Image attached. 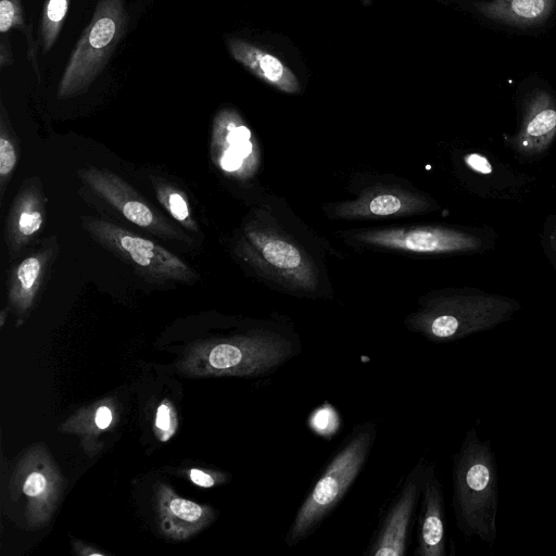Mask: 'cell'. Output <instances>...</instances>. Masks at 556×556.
I'll use <instances>...</instances> for the list:
<instances>
[{
    "mask_svg": "<svg viewBox=\"0 0 556 556\" xmlns=\"http://www.w3.org/2000/svg\"><path fill=\"white\" fill-rule=\"evenodd\" d=\"M281 217L274 205L254 211L236 240L235 254L282 292L300 298L326 296L325 265L317 245Z\"/></svg>",
    "mask_w": 556,
    "mask_h": 556,
    "instance_id": "1",
    "label": "cell"
},
{
    "mask_svg": "<svg viewBox=\"0 0 556 556\" xmlns=\"http://www.w3.org/2000/svg\"><path fill=\"white\" fill-rule=\"evenodd\" d=\"M81 220L96 242L132 266L146 280L191 285L198 279L187 263L162 245L103 218L85 216Z\"/></svg>",
    "mask_w": 556,
    "mask_h": 556,
    "instance_id": "8",
    "label": "cell"
},
{
    "mask_svg": "<svg viewBox=\"0 0 556 556\" xmlns=\"http://www.w3.org/2000/svg\"><path fill=\"white\" fill-rule=\"evenodd\" d=\"M439 208L427 193L403 184L377 182L363 189L355 199L328 204L330 218L364 220L426 214Z\"/></svg>",
    "mask_w": 556,
    "mask_h": 556,
    "instance_id": "9",
    "label": "cell"
},
{
    "mask_svg": "<svg viewBox=\"0 0 556 556\" xmlns=\"http://www.w3.org/2000/svg\"><path fill=\"white\" fill-rule=\"evenodd\" d=\"M46 220V197L37 177L23 184L15 195L4 227V241L16 256L41 231Z\"/></svg>",
    "mask_w": 556,
    "mask_h": 556,
    "instance_id": "16",
    "label": "cell"
},
{
    "mask_svg": "<svg viewBox=\"0 0 556 556\" xmlns=\"http://www.w3.org/2000/svg\"><path fill=\"white\" fill-rule=\"evenodd\" d=\"M13 63V53L9 37L2 35L0 40V68L10 66Z\"/></svg>",
    "mask_w": 556,
    "mask_h": 556,
    "instance_id": "28",
    "label": "cell"
},
{
    "mask_svg": "<svg viewBox=\"0 0 556 556\" xmlns=\"http://www.w3.org/2000/svg\"><path fill=\"white\" fill-rule=\"evenodd\" d=\"M416 556H445L446 527L444 493L435 466L428 463L417 513Z\"/></svg>",
    "mask_w": 556,
    "mask_h": 556,
    "instance_id": "15",
    "label": "cell"
},
{
    "mask_svg": "<svg viewBox=\"0 0 556 556\" xmlns=\"http://www.w3.org/2000/svg\"><path fill=\"white\" fill-rule=\"evenodd\" d=\"M556 139V97L546 88L528 91L519 105L516 131L506 144L521 160L543 157Z\"/></svg>",
    "mask_w": 556,
    "mask_h": 556,
    "instance_id": "13",
    "label": "cell"
},
{
    "mask_svg": "<svg viewBox=\"0 0 556 556\" xmlns=\"http://www.w3.org/2000/svg\"><path fill=\"white\" fill-rule=\"evenodd\" d=\"M176 428V412L168 401H163L155 414V434L162 442H165L175 433Z\"/></svg>",
    "mask_w": 556,
    "mask_h": 556,
    "instance_id": "25",
    "label": "cell"
},
{
    "mask_svg": "<svg viewBox=\"0 0 556 556\" xmlns=\"http://www.w3.org/2000/svg\"><path fill=\"white\" fill-rule=\"evenodd\" d=\"M189 479L199 486L212 488L227 482L229 477L222 471H203L202 469L192 468L189 470Z\"/></svg>",
    "mask_w": 556,
    "mask_h": 556,
    "instance_id": "27",
    "label": "cell"
},
{
    "mask_svg": "<svg viewBox=\"0 0 556 556\" xmlns=\"http://www.w3.org/2000/svg\"><path fill=\"white\" fill-rule=\"evenodd\" d=\"M227 47L237 62L265 83L287 93L300 91L296 76L277 56L239 38H229Z\"/></svg>",
    "mask_w": 556,
    "mask_h": 556,
    "instance_id": "19",
    "label": "cell"
},
{
    "mask_svg": "<svg viewBox=\"0 0 556 556\" xmlns=\"http://www.w3.org/2000/svg\"><path fill=\"white\" fill-rule=\"evenodd\" d=\"M341 237L361 248L427 255L482 253L496 240L492 229L441 225L350 229Z\"/></svg>",
    "mask_w": 556,
    "mask_h": 556,
    "instance_id": "6",
    "label": "cell"
},
{
    "mask_svg": "<svg viewBox=\"0 0 556 556\" xmlns=\"http://www.w3.org/2000/svg\"><path fill=\"white\" fill-rule=\"evenodd\" d=\"M83 182L128 222L166 240L191 243L190 238L147 202L129 184L106 168L89 166L79 173Z\"/></svg>",
    "mask_w": 556,
    "mask_h": 556,
    "instance_id": "10",
    "label": "cell"
},
{
    "mask_svg": "<svg viewBox=\"0 0 556 556\" xmlns=\"http://www.w3.org/2000/svg\"><path fill=\"white\" fill-rule=\"evenodd\" d=\"M112 419L113 415L108 406H100L94 414V424L99 429H106Z\"/></svg>",
    "mask_w": 556,
    "mask_h": 556,
    "instance_id": "30",
    "label": "cell"
},
{
    "mask_svg": "<svg viewBox=\"0 0 556 556\" xmlns=\"http://www.w3.org/2000/svg\"><path fill=\"white\" fill-rule=\"evenodd\" d=\"M302 348L293 325L271 316L229 336L193 344L178 367L191 376L260 378L274 375L299 356Z\"/></svg>",
    "mask_w": 556,
    "mask_h": 556,
    "instance_id": "2",
    "label": "cell"
},
{
    "mask_svg": "<svg viewBox=\"0 0 556 556\" xmlns=\"http://www.w3.org/2000/svg\"><path fill=\"white\" fill-rule=\"evenodd\" d=\"M475 8L490 21L532 27L547 21L556 8V0H482L476 2Z\"/></svg>",
    "mask_w": 556,
    "mask_h": 556,
    "instance_id": "20",
    "label": "cell"
},
{
    "mask_svg": "<svg viewBox=\"0 0 556 556\" xmlns=\"http://www.w3.org/2000/svg\"><path fill=\"white\" fill-rule=\"evenodd\" d=\"M151 181L160 204L172 218L187 230L198 232L199 226L192 216L189 201L185 192L161 178L153 177Z\"/></svg>",
    "mask_w": 556,
    "mask_h": 556,
    "instance_id": "21",
    "label": "cell"
},
{
    "mask_svg": "<svg viewBox=\"0 0 556 556\" xmlns=\"http://www.w3.org/2000/svg\"><path fill=\"white\" fill-rule=\"evenodd\" d=\"M13 481L27 498L26 515L31 526L46 523L62 492V479L41 446L29 450L16 467Z\"/></svg>",
    "mask_w": 556,
    "mask_h": 556,
    "instance_id": "14",
    "label": "cell"
},
{
    "mask_svg": "<svg viewBox=\"0 0 556 556\" xmlns=\"http://www.w3.org/2000/svg\"><path fill=\"white\" fill-rule=\"evenodd\" d=\"M128 24L125 0H98L60 78L56 96L70 99L87 91L102 73Z\"/></svg>",
    "mask_w": 556,
    "mask_h": 556,
    "instance_id": "7",
    "label": "cell"
},
{
    "mask_svg": "<svg viewBox=\"0 0 556 556\" xmlns=\"http://www.w3.org/2000/svg\"><path fill=\"white\" fill-rule=\"evenodd\" d=\"M428 463L421 457L406 473L364 555L403 556L406 554Z\"/></svg>",
    "mask_w": 556,
    "mask_h": 556,
    "instance_id": "11",
    "label": "cell"
},
{
    "mask_svg": "<svg viewBox=\"0 0 556 556\" xmlns=\"http://www.w3.org/2000/svg\"><path fill=\"white\" fill-rule=\"evenodd\" d=\"M542 247L553 267L556 269V216L548 217L542 233Z\"/></svg>",
    "mask_w": 556,
    "mask_h": 556,
    "instance_id": "26",
    "label": "cell"
},
{
    "mask_svg": "<svg viewBox=\"0 0 556 556\" xmlns=\"http://www.w3.org/2000/svg\"><path fill=\"white\" fill-rule=\"evenodd\" d=\"M25 22L21 0H0V31L7 35L12 29H24Z\"/></svg>",
    "mask_w": 556,
    "mask_h": 556,
    "instance_id": "24",
    "label": "cell"
},
{
    "mask_svg": "<svg viewBox=\"0 0 556 556\" xmlns=\"http://www.w3.org/2000/svg\"><path fill=\"white\" fill-rule=\"evenodd\" d=\"M24 29H25V36L27 38V45H28V58L33 64L34 71L36 72L37 77L39 79L40 75H39V66H38V62H37V47H36L35 39L33 37L31 27L28 26V27H25Z\"/></svg>",
    "mask_w": 556,
    "mask_h": 556,
    "instance_id": "29",
    "label": "cell"
},
{
    "mask_svg": "<svg viewBox=\"0 0 556 556\" xmlns=\"http://www.w3.org/2000/svg\"><path fill=\"white\" fill-rule=\"evenodd\" d=\"M54 256L53 247H45L23 258L8 276V307L18 317L28 315Z\"/></svg>",
    "mask_w": 556,
    "mask_h": 556,
    "instance_id": "18",
    "label": "cell"
},
{
    "mask_svg": "<svg viewBox=\"0 0 556 556\" xmlns=\"http://www.w3.org/2000/svg\"><path fill=\"white\" fill-rule=\"evenodd\" d=\"M70 0H47L39 25V39L43 53H48L54 46L65 16L68 12Z\"/></svg>",
    "mask_w": 556,
    "mask_h": 556,
    "instance_id": "23",
    "label": "cell"
},
{
    "mask_svg": "<svg viewBox=\"0 0 556 556\" xmlns=\"http://www.w3.org/2000/svg\"><path fill=\"white\" fill-rule=\"evenodd\" d=\"M156 498L161 530L173 540L190 538L208 526L215 516L210 506L186 500L168 485H160Z\"/></svg>",
    "mask_w": 556,
    "mask_h": 556,
    "instance_id": "17",
    "label": "cell"
},
{
    "mask_svg": "<svg viewBox=\"0 0 556 556\" xmlns=\"http://www.w3.org/2000/svg\"><path fill=\"white\" fill-rule=\"evenodd\" d=\"M18 162V143L9 115L0 103V203Z\"/></svg>",
    "mask_w": 556,
    "mask_h": 556,
    "instance_id": "22",
    "label": "cell"
},
{
    "mask_svg": "<svg viewBox=\"0 0 556 556\" xmlns=\"http://www.w3.org/2000/svg\"><path fill=\"white\" fill-rule=\"evenodd\" d=\"M377 424H356L343 439L298 508L285 536L289 547L311 536L362 472L377 439Z\"/></svg>",
    "mask_w": 556,
    "mask_h": 556,
    "instance_id": "5",
    "label": "cell"
},
{
    "mask_svg": "<svg viewBox=\"0 0 556 556\" xmlns=\"http://www.w3.org/2000/svg\"><path fill=\"white\" fill-rule=\"evenodd\" d=\"M520 308L515 299L480 289H442L421 296L404 325L430 342L447 343L490 330L511 319Z\"/></svg>",
    "mask_w": 556,
    "mask_h": 556,
    "instance_id": "3",
    "label": "cell"
},
{
    "mask_svg": "<svg viewBox=\"0 0 556 556\" xmlns=\"http://www.w3.org/2000/svg\"><path fill=\"white\" fill-rule=\"evenodd\" d=\"M452 506L457 529L492 546L497 539L498 470L489 440L468 429L452 458Z\"/></svg>",
    "mask_w": 556,
    "mask_h": 556,
    "instance_id": "4",
    "label": "cell"
},
{
    "mask_svg": "<svg viewBox=\"0 0 556 556\" xmlns=\"http://www.w3.org/2000/svg\"><path fill=\"white\" fill-rule=\"evenodd\" d=\"M210 154L215 166L229 177L247 179L256 173L260 163L257 146L236 110L224 108L215 114Z\"/></svg>",
    "mask_w": 556,
    "mask_h": 556,
    "instance_id": "12",
    "label": "cell"
}]
</instances>
